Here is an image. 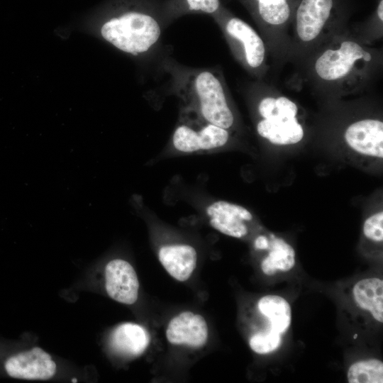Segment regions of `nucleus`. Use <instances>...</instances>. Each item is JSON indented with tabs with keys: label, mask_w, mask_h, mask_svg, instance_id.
I'll return each mask as SVG.
<instances>
[{
	"label": "nucleus",
	"mask_w": 383,
	"mask_h": 383,
	"mask_svg": "<svg viewBox=\"0 0 383 383\" xmlns=\"http://www.w3.org/2000/svg\"><path fill=\"white\" fill-rule=\"evenodd\" d=\"M253 18L265 26L284 25L299 0H240Z\"/></svg>",
	"instance_id": "14"
},
{
	"label": "nucleus",
	"mask_w": 383,
	"mask_h": 383,
	"mask_svg": "<svg viewBox=\"0 0 383 383\" xmlns=\"http://www.w3.org/2000/svg\"><path fill=\"white\" fill-rule=\"evenodd\" d=\"M282 343V335L265 328L254 333L249 339L250 348L256 353L267 354L276 350Z\"/></svg>",
	"instance_id": "21"
},
{
	"label": "nucleus",
	"mask_w": 383,
	"mask_h": 383,
	"mask_svg": "<svg viewBox=\"0 0 383 383\" xmlns=\"http://www.w3.org/2000/svg\"><path fill=\"white\" fill-rule=\"evenodd\" d=\"M206 214L212 228L235 238H244L250 233L254 221L246 208L226 201H217L206 208Z\"/></svg>",
	"instance_id": "8"
},
{
	"label": "nucleus",
	"mask_w": 383,
	"mask_h": 383,
	"mask_svg": "<svg viewBox=\"0 0 383 383\" xmlns=\"http://www.w3.org/2000/svg\"><path fill=\"white\" fill-rule=\"evenodd\" d=\"M339 11L338 0H299L293 12L299 38L316 39Z\"/></svg>",
	"instance_id": "7"
},
{
	"label": "nucleus",
	"mask_w": 383,
	"mask_h": 383,
	"mask_svg": "<svg viewBox=\"0 0 383 383\" xmlns=\"http://www.w3.org/2000/svg\"><path fill=\"white\" fill-rule=\"evenodd\" d=\"M149 341L147 331L141 326L133 323L118 326L110 338L112 349L118 354L128 357L141 355L147 348Z\"/></svg>",
	"instance_id": "15"
},
{
	"label": "nucleus",
	"mask_w": 383,
	"mask_h": 383,
	"mask_svg": "<svg viewBox=\"0 0 383 383\" xmlns=\"http://www.w3.org/2000/svg\"><path fill=\"white\" fill-rule=\"evenodd\" d=\"M270 241L264 235L257 237L255 241V247L257 249H267L269 248Z\"/></svg>",
	"instance_id": "23"
},
{
	"label": "nucleus",
	"mask_w": 383,
	"mask_h": 383,
	"mask_svg": "<svg viewBox=\"0 0 383 383\" xmlns=\"http://www.w3.org/2000/svg\"><path fill=\"white\" fill-rule=\"evenodd\" d=\"M170 77V89L184 108L204 121L230 130L235 123L223 77L213 68H195L165 57L161 63Z\"/></svg>",
	"instance_id": "1"
},
{
	"label": "nucleus",
	"mask_w": 383,
	"mask_h": 383,
	"mask_svg": "<svg viewBox=\"0 0 383 383\" xmlns=\"http://www.w3.org/2000/svg\"><path fill=\"white\" fill-rule=\"evenodd\" d=\"M257 309L267 322L266 328L282 335L291 325L292 310L290 304L278 295H266L257 302Z\"/></svg>",
	"instance_id": "17"
},
{
	"label": "nucleus",
	"mask_w": 383,
	"mask_h": 383,
	"mask_svg": "<svg viewBox=\"0 0 383 383\" xmlns=\"http://www.w3.org/2000/svg\"><path fill=\"white\" fill-rule=\"evenodd\" d=\"M212 17L237 60L249 71L257 72L263 65L266 55L265 43L258 33L223 6Z\"/></svg>",
	"instance_id": "4"
},
{
	"label": "nucleus",
	"mask_w": 383,
	"mask_h": 383,
	"mask_svg": "<svg viewBox=\"0 0 383 383\" xmlns=\"http://www.w3.org/2000/svg\"><path fill=\"white\" fill-rule=\"evenodd\" d=\"M221 8L220 0H167L162 7L160 17L165 28L183 15L201 13L213 16Z\"/></svg>",
	"instance_id": "18"
},
{
	"label": "nucleus",
	"mask_w": 383,
	"mask_h": 383,
	"mask_svg": "<svg viewBox=\"0 0 383 383\" xmlns=\"http://www.w3.org/2000/svg\"><path fill=\"white\" fill-rule=\"evenodd\" d=\"M257 111L261 119L256 130L262 138L279 145H293L304 138V129L296 118V104L285 96H265L260 100Z\"/></svg>",
	"instance_id": "3"
},
{
	"label": "nucleus",
	"mask_w": 383,
	"mask_h": 383,
	"mask_svg": "<svg viewBox=\"0 0 383 383\" xmlns=\"http://www.w3.org/2000/svg\"><path fill=\"white\" fill-rule=\"evenodd\" d=\"M370 61V53L358 43L345 40L337 48L325 50L316 60L315 71L324 81L338 82L348 77L358 65Z\"/></svg>",
	"instance_id": "6"
},
{
	"label": "nucleus",
	"mask_w": 383,
	"mask_h": 383,
	"mask_svg": "<svg viewBox=\"0 0 383 383\" xmlns=\"http://www.w3.org/2000/svg\"><path fill=\"white\" fill-rule=\"evenodd\" d=\"M163 29L160 15L130 11L106 21L101 35L123 52L135 56L151 55L160 44Z\"/></svg>",
	"instance_id": "2"
},
{
	"label": "nucleus",
	"mask_w": 383,
	"mask_h": 383,
	"mask_svg": "<svg viewBox=\"0 0 383 383\" xmlns=\"http://www.w3.org/2000/svg\"><path fill=\"white\" fill-rule=\"evenodd\" d=\"M270 251L261 262L264 274L272 276L277 271L288 272L295 265V251L292 246L281 238L272 236Z\"/></svg>",
	"instance_id": "19"
},
{
	"label": "nucleus",
	"mask_w": 383,
	"mask_h": 383,
	"mask_svg": "<svg viewBox=\"0 0 383 383\" xmlns=\"http://www.w3.org/2000/svg\"><path fill=\"white\" fill-rule=\"evenodd\" d=\"M364 235L377 243L383 241V212L379 211L367 218L363 224Z\"/></svg>",
	"instance_id": "22"
},
{
	"label": "nucleus",
	"mask_w": 383,
	"mask_h": 383,
	"mask_svg": "<svg viewBox=\"0 0 383 383\" xmlns=\"http://www.w3.org/2000/svg\"><path fill=\"white\" fill-rule=\"evenodd\" d=\"M355 302L377 322L383 323V281L377 277L358 281L353 288Z\"/></svg>",
	"instance_id": "16"
},
{
	"label": "nucleus",
	"mask_w": 383,
	"mask_h": 383,
	"mask_svg": "<svg viewBox=\"0 0 383 383\" xmlns=\"http://www.w3.org/2000/svg\"><path fill=\"white\" fill-rule=\"evenodd\" d=\"M348 145L356 152L370 157H383V123L372 118L350 124L344 135Z\"/></svg>",
	"instance_id": "11"
},
{
	"label": "nucleus",
	"mask_w": 383,
	"mask_h": 383,
	"mask_svg": "<svg viewBox=\"0 0 383 383\" xmlns=\"http://www.w3.org/2000/svg\"><path fill=\"white\" fill-rule=\"evenodd\" d=\"M158 258L173 278L184 282L191 277L196 268L197 253L189 245H167L160 248Z\"/></svg>",
	"instance_id": "13"
},
{
	"label": "nucleus",
	"mask_w": 383,
	"mask_h": 383,
	"mask_svg": "<svg viewBox=\"0 0 383 383\" xmlns=\"http://www.w3.org/2000/svg\"><path fill=\"white\" fill-rule=\"evenodd\" d=\"M229 139V130L209 123L193 111L183 109L172 136V144L179 152L192 153L222 148Z\"/></svg>",
	"instance_id": "5"
},
{
	"label": "nucleus",
	"mask_w": 383,
	"mask_h": 383,
	"mask_svg": "<svg viewBox=\"0 0 383 383\" xmlns=\"http://www.w3.org/2000/svg\"><path fill=\"white\" fill-rule=\"evenodd\" d=\"M347 379L349 383H382L383 362L377 359L356 362L350 366Z\"/></svg>",
	"instance_id": "20"
},
{
	"label": "nucleus",
	"mask_w": 383,
	"mask_h": 383,
	"mask_svg": "<svg viewBox=\"0 0 383 383\" xmlns=\"http://www.w3.org/2000/svg\"><path fill=\"white\" fill-rule=\"evenodd\" d=\"M208 326L204 318L192 311H184L169 322L166 337L174 345L192 348L203 346L208 339Z\"/></svg>",
	"instance_id": "12"
},
{
	"label": "nucleus",
	"mask_w": 383,
	"mask_h": 383,
	"mask_svg": "<svg viewBox=\"0 0 383 383\" xmlns=\"http://www.w3.org/2000/svg\"><path fill=\"white\" fill-rule=\"evenodd\" d=\"M5 369L13 378L46 380L55 375L57 367L48 353L35 347L11 357L5 363Z\"/></svg>",
	"instance_id": "9"
},
{
	"label": "nucleus",
	"mask_w": 383,
	"mask_h": 383,
	"mask_svg": "<svg viewBox=\"0 0 383 383\" xmlns=\"http://www.w3.org/2000/svg\"><path fill=\"white\" fill-rule=\"evenodd\" d=\"M105 287L113 300L131 305L138 297L139 282L133 266L123 259L110 260L105 267Z\"/></svg>",
	"instance_id": "10"
}]
</instances>
